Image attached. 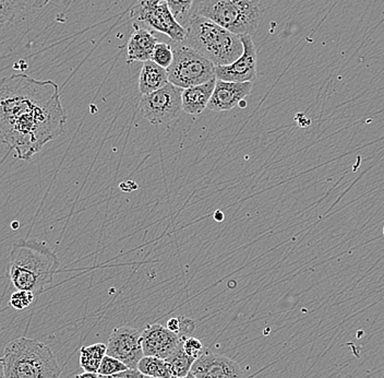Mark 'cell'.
<instances>
[{
  "mask_svg": "<svg viewBox=\"0 0 384 378\" xmlns=\"http://www.w3.org/2000/svg\"><path fill=\"white\" fill-rule=\"evenodd\" d=\"M67 119L61 88L53 80L28 75L0 79V143L14 150L18 159L30 161L58 138Z\"/></svg>",
  "mask_w": 384,
  "mask_h": 378,
  "instance_id": "6da1fadb",
  "label": "cell"
},
{
  "mask_svg": "<svg viewBox=\"0 0 384 378\" xmlns=\"http://www.w3.org/2000/svg\"><path fill=\"white\" fill-rule=\"evenodd\" d=\"M61 260L46 244L35 240L14 242L10 250L7 275L16 291L38 295L54 281Z\"/></svg>",
  "mask_w": 384,
  "mask_h": 378,
  "instance_id": "7a4b0ae2",
  "label": "cell"
},
{
  "mask_svg": "<svg viewBox=\"0 0 384 378\" xmlns=\"http://www.w3.org/2000/svg\"><path fill=\"white\" fill-rule=\"evenodd\" d=\"M4 378H61V367L48 346L36 339L16 338L0 359Z\"/></svg>",
  "mask_w": 384,
  "mask_h": 378,
  "instance_id": "3957f363",
  "label": "cell"
},
{
  "mask_svg": "<svg viewBox=\"0 0 384 378\" xmlns=\"http://www.w3.org/2000/svg\"><path fill=\"white\" fill-rule=\"evenodd\" d=\"M184 28L185 44L200 53L215 67L229 65L242 54V38L204 16L189 14Z\"/></svg>",
  "mask_w": 384,
  "mask_h": 378,
  "instance_id": "277c9868",
  "label": "cell"
},
{
  "mask_svg": "<svg viewBox=\"0 0 384 378\" xmlns=\"http://www.w3.org/2000/svg\"><path fill=\"white\" fill-rule=\"evenodd\" d=\"M190 14L204 16L239 36H252L261 19L256 0H194Z\"/></svg>",
  "mask_w": 384,
  "mask_h": 378,
  "instance_id": "5b68a950",
  "label": "cell"
},
{
  "mask_svg": "<svg viewBox=\"0 0 384 378\" xmlns=\"http://www.w3.org/2000/svg\"><path fill=\"white\" fill-rule=\"evenodd\" d=\"M170 46L174 58L166 69L170 83L187 89L215 78V66L192 47L184 42H172Z\"/></svg>",
  "mask_w": 384,
  "mask_h": 378,
  "instance_id": "8992f818",
  "label": "cell"
},
{
  "mask_svg": "<svg viewBox=\"0 0 384 378\" xmlns=\"http://www.w3.org/2000/svg\"><path fill=\"white\" fill-rule=\"evenodd\" d=\"M182 90L168 82L162 89L145 94L140 98V113L155 126L170 124L182 111Z\"/></svg>",
  "mask_w": 384,
  "mask_h": 378,
  "instance_id": "52a82bcc",
  "label": "cell"
},
{
  "mask_svg": "<svg viewBox=\"0 0 384 378\" xmlns=\"http://www.w3.org/2000/svg\"><path fill=\"white\" fill-rule=\"evenodd\" d=\"M137 21L163 33L174 43L184 42L186 31L170 11L165 0H140L131 12Z\"/></svg>",
  "mask_w": 384,
  "mask_h": 378,
  "instance_id": "ba28073f",
  "label": "cell"
},
{
  "mask_svg": "<svg viewBox=\"0 0 384 378\" xmlns=\"http://www.w3.org/2000/svg\"><path fill=\"white\" fill-rule=\"evenodd\" d=\"M141 338V332L135 328H115L106 344V354L119 359L128 369H137L140 359L145 357Z\"/></svg>",
  "mask_w": 384,
  "mask_h": 378,
  "instance_id": "9c48e42d",
  "label": "cell"
},
{
  "mask_svg": "<svg viewBox=\"0 0 384 378\" xmlns=\"http://www.w3.org/2000/svg\"><path fill=\"white\" fill-rule=\"evenodd\" d=\"M242 54L229 65L215 67V78L229 82H254L256 76V51L251 36H242Z\"/></svg>",
  "mask_w": 384,
  "mask_h": 378,
  "instance_id": "30bf717a",
  "label": "cell"
},
{
  "mask_svg": "<svg viewBox=\"0 0 384 378\" xmlns=\"http://www.w3.org/2000/svg\"><path fill=\"white\" fill-rule=\"evenodd\" d=\"M190 372L197 378H244V372L238 363L209 351L203 352L194 361Z\"/></svg>",
  "mask_w": 384,
  "mask_h": 378,
  "instance_id": "8fae6325",
  "label": "cell"
},
{
  "mask_svg": "<svg viewBox=\"0 0 384 378\" xmlns=\"http://www.w3.org/2000/svg\"><path fill=\"white\" fill-rule=\"evenodd\" d=\"M143 354L167 359L182 342L180 334L170 332L163 325H147L141 332Z\"/></svg>",
  "mask_w": 384,
  "mask_h": 378,
  "instance_id": "7c38bea8",
  "label": "cell"
},
{
  "mask_svg": "<svg viewBox=\"0 0 384 378\" xmlns=\"http://www.w3.org/2000/svg\"><path fill=\"white\" fill-rule=\"evenodd\" d=\"M251 90L252 82H229L217 79L207 108L213 112L233 110L249 96Z\"/></svg>",
  "mask_w": 384,
  "mask_h": 378,
  "instance_id": "4fadbf2b",
  "label": "cell"
},
{
  "mask_svg": "<svg viewBox=\"0 0 384 378\" xmlns=\"http://www.w3.org/2000/svg\"><path fill=\"white\" fill-rule=\"evenodd\" d=\"M157 43V39L153 36L151 31L140 26L137 24H133V32L127 45V61L130 63L151 61L152 53Z\"/></svg>",
  "mask_w": 384,
  "mask_h": 378,
  "instance_id": "5bb4252c",
  "label": "cell"
},
{
  "mask_svg": "<svg viewBox=\"0 0 384 378\" xmlns=\"http://www.w3.org/2000/svg\"><path fill=\"white\" fill-rule=\"evenodd\" d=\"M217 78L194 87L182 90V111L189 115H199L207 108L209 98L214 91Z\"/></svg>",
  "mask_w": 384,
  "mask_h": 378,
  "instance_id": "9a60e30c",
  "label": "cell"
},
{
  "mask_svg": "<svg viewBox=\"0 0 384 378\" xmlns=\"http://www.w3.org/2000/svg\"><path fill=\"white\" fill-rule=\"evenodd\" d=\"M168 83L167 71L152 61H145L139 76L140 93H152L165 87Z\"/></svg>",
  "mask_w": 384,
  "mask_h": 378,
  "instance_id": "2e32d148",
  "label": "cell"
},
{
  "mask_svg": "<svg viewBox=\"0 0 384 378\" xmlns=\"http://www.w3.org/2000/svg\"><path fill=\"white\" fill-rule=\"evenodd\" d=\"M106 355V344L95 343L91 346L82 347L80 350V367L84 372L98 373L103 357Z\"/></svg>",
  "mask_w": 384,
  "mask_h": 378,
  "instance_id": "e0dca14e",
  "label": "cell"
},
{
  "mask_svg": "<svg viewBox=\"0 0 384 378\" xmlns=\"http://www.w3.org/2000/svg\"><path fill=\"white\" fill-rule=\"evenodd\" d=\"M137 369L145 376L155 378H170L172 376V369L167 361L160 357L145 355L137 363Z\"/></svg>",
  "mask_w": 384,
  "mask_h": 378,
  "instance_id": "ac0fdd59",
  "label": "cell"
},
{
  "mask_svg": "<svg viewBox=\"0 0 384 378\" xmlns=\"http://www.w3.org/2000/svg\"><path fill=\"white\" fill-rule=\"evenodd\" d=\"M166 361L170 364L172 376L182 378L190 373L191 367H192L196 359L189 357L185 352L184 349H182V343L180 342V346L166 359Z\"/></svg>",
  "mask_w": 384,
  "mask_h": 378,
  "instance_id": "d6986e66",
  "label": "cell"
},
{
  "mask_svg": "<svg viewBox=\"0 0 384 378\" xmlns=\"http://www.w3.org/2000/svg\"><path fill=\"white\" fill-rule=\"evenodd\" d=\"M28 0H0V24H12L26 7Z\"/></svg>",
  "mask_w": 384,
  "mask_h": 378,
  "instance_id": "ffe728a7",
  "label": "cell"
},
{
  "mask_svg": "<svg viewBox=\"0 0 384 378\" xmlns=\"http://www.w3.org/2000/svg\"><path fill=\"white\" fill-rule=\"evenodd\" d=\"M174 54H172V46L166 43H157L154 47L153 53H152L151 61L159 65L160 67L167 69L170 63H172Z\"/></svg>",
  "mask_w": 384,
  "mask_h": 378,
  "instance_id": "44dd1931",
  "label": "cell"
},
{
  "mask_svg": "<svg viewBox=\"0 0 384 378\" xmlns=\"http://www.w3.org/2000/svg\"><path fill=\"white\" fill-rule=\"evenodd\" d=\"M127 369H128L127 365L120 362L119 359L106 354L103 357V361L100 363L98 374V375L104 376L113 375V374L119 373V372L126 371Z\"/></svg>",
  "mask_w": 384,
  "mask_h": 378,
  "instance_id": "7402d4cb",
  "label": "cell"
},
{
  "mask_svg": "<svg viewBox=\"0 0 384 378\" xmlns=\"http://www.w3.org/2000/svg\"><path fill=\"white\" fill-rule=\"evenodd\" d=\"M35 295L30 291H16L10 297L9 304L16 310L22 311L28 308L34 301Z\"/></svg>",
  "mask_w": 384,
  "mask_h": 378,
  "instance_id": "603a6c76",
  "label": "cell"
},
{
  "mask_svg": "<svg viewBox=\"0 0 384 378\" xmlns=\"http://www.w3.org/2000/svg\"><path fill=\"white\" fill-rule=\"evenodd\" d=\"M175 18H184L190 14L194 0H165Z\"/></svg>",
  "mask_w": 384,
  "mask_h": 378,
  "instance_id": "cb8c5ba5",
  "label": "cell"
},
{
  "mask_svg": "<svg viewBox=\"0 0 384 378\" xmlns=\"http://www.w3.org/2000/svg\"><path fill=\"white\" fill-rule=\"evenodd\" d=\"M182 349L185 352L189 355V357H194V359H198L203 353V344L198 338H194V337L182 336Z\"/></svg>",
  "mask_w": 384,
  "mask_h": 378,
  "instance_id": "d4e9b609",
  "label": "cell"
},
{
  "mask_svg": "<svg viewBox=\"0 0 384 378\" xmlns=\"http://www.w3.org/2000/svg\"><path fill=\"white\" fill-rule=\"evenodd\" d=\"M142 373L137 369H127L126 371L119 372L113 375H98V378H142Z\"/></svg>",
  "mask_w": 384,
  "mask_h": 378,
  "instance_id": "484cf974",
  "label": "cell"
},
{
  "mask_svg": "<svg viewBox=\"0 0 384 378\" xmlns=\"http://www.w3.org/2000/svg\"><path fill=\"white\" fill-rule=\"evenodd\" d=\"M180 334H190V332H194V328H196V324H194V320H190V318L186 317H180Z\"/></svg>",
  "mask_w": 384,
  "mask_h": 378,
  "instance_id": "4316f807",
  "label": "cell"
},
{
  "mask_svg": "<svg viewBox=\"0 0 384 378\" xmlns=\"http://www.w3.org/2000/svg\"><path fill=\"white\" fill-rule=\"evenodd\" d=\"M167 328L170 332H174V334H180V317L170 318L167 322Z\"/></svg>",
  "mask_w": 384,
  "mask_h": 378,
  "instance_id": "83f0119b",
  "label": "cell"
},
{
  "mask_svg": "<svg viewBox=\"0 0 384 378\" xmlns=\"http://www.w3.org/2000/svg\"><path fill=\"white\" fill-rule=\"evenodd\" d=\"M51 0H34L32 4V7L34 9H43V8L46 7Z\"/></svg>",
  "mask_w": 384,
  "mask_h": 378,
  "instance_id": "f1b7e54d",
  "label": "cell"
},
{
  "mask_svg": "<svg viewBox=\"0 0 384 378\" xmlns=\"http://www.w3.org/2000/svg\"><path fill=\"white\" fill-rule=\"evenodd\" d=\"M75 378H98V373H89V372H84V373L78 374Z\"/></svg>",
  "mask_w": 384,
  "mask_h": 378,
  "instance_id": "f546056e",
  "label": "cell"
},
{
  "mask_svg": "<svg viewBox=\"0 0 384 378\" xmlns=\"http://www.w3.org/2000/svg\"><path fill=\"white\" fill-rule=\"evenodd\" d=\"M182 378H197L196 376L194 375V374L191 373H189L188 375H186L185 376V377H182Z\"/></svg>",
  "mask_w": 384,
  "mask_h": 378,
  "instance_id": "4dcf8cb0",
  "label": "cell"
},
{
  "mask_svg": "<svg viewBox=\"0 0 384 378\" xmlns=\"http://www.w3.org/2000/svg\"><path fill=\"white\" fill-rule=\"evenodd\" d=\"M142 378H155V377H151V376H145V375H143Z\"/></svg>",
  "mask_w": 384,
  "mask_h": 378,
  "instance_id": "1f68e13d",
  "label": "cell"
},
{
  "mask_svg": "<svg viewBox=\"0 0 384 378\" xmlns=\"http://www.w3.org/2000/svg\"><path fill=\"white\" fill-rule=\"evenodd\" d=\"M170 378H178V377H176V376H172V377Z\"/></svg>",
  "mask_w": 384,
  "mask_h": 378,
  "instance_id": "d6a6232c",
  "label": "cell"
},
{
  "mask_svg": "<svg viewBox=\"0 0 384 378\" xmlns=\"http://www.w3.org/2000/svg\"><path fill=\"white\" fill-rule=\"evenodd\" d=\"M383 236H384V227H383Z\"/></svg>",
  "mask_w": 384,
  "mask_h": 378,
  "instance_id": "836d02e7",
  "label": "cell"
}]
</instances>
